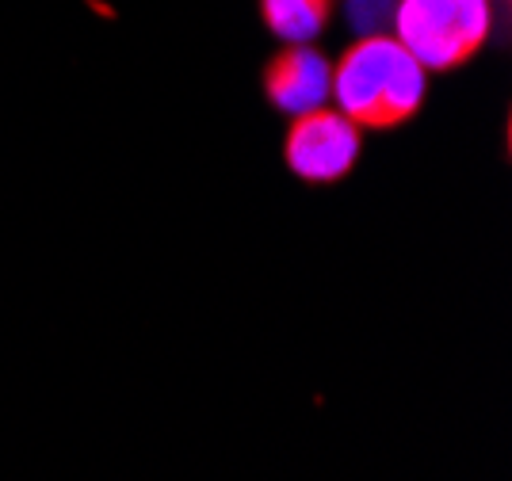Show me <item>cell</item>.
Wrapping results in <instances>:
<instances>
[{"label": "cell", "mask_w": 512, "mask_h": 481, "mask_svg": "<svg viewBox=\"0 0 512 481\" xmlns=\"http://www.w3.org/2000/svg\"><path fill=\"white\" fill-rule=\"evenodd\" d=\"M428 96V73L394 35H363L333 65V92L348 123L394 130L409 123Z\"/></svg>", "instance_id": "6da1fadb"}, {"label": "cell", "mask_w": 512, "mask_h": 481, "mask_svg": "<svg viewBox=\"0 0 512 481\" xmlns=\"http://www.w3.org/2000/svg\"><path fill=\"white\" fill-rule=\"evenodd\" d=\"M390 23L425 73H451L490 42L493 0H394Z\"/></svg>", "instance_id": "7a4b0ae2"}, {"label": "cell", "mask_w": 512, "mask_h": 481, "mask_svg": "<svg viewBox=\"0 0 512 481\" xmlns=\"http://www.w3.org/2000/svg\"><path fill=\"white\" fill-rule=\"evenodd\" d=\"M360 126L348 123L341 111L314 107L295 115L283 138V161L302 184H337L360 157Z\"/></svg>", "instance_id": "3957f363"}, {"label": "cell", "mask_w": 512, "mask_h": 481, "mask_svg": "<svg viewBox=\"0 0 512 481\" xmlns=\"http://www.w3.org/2000/svg\"><path fill=\"white\" fill-rule=\"evenodd\" d=\"M329 92H333V62L310 42L283 46L264 65V100L291 119L325 107Z\"/></svg>", "instance_id": "277c9868"}, {"label": "cell", "mask_w": 512, "mask_h": 481, "mask_svg": "<svg viewBox=\"0 0 512 481\" xmlns=\"http://www.w3.org/2000/svg\"><path fill=\"white\" fill-rule=\"evenodd\" d=\"M329 16H333V0H260L264 27L287 46L314 42L325 31Z\"/></svg>", "instance_id": "5b68a950"}]
</instances>
